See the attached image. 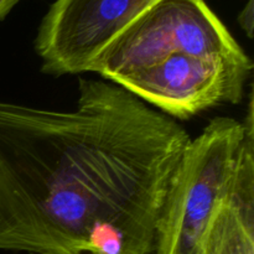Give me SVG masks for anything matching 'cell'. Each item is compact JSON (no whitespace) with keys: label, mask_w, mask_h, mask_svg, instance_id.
Instances as JSON below:
<instances>
[{"label":"cell","mask_w":254,"mask_h":254,"mask_svg":"<svg viewBox=\"0 0 254 254\" xmlns=\"http://www.w3.org/2000/svg\"><path fill=\"white\" fill-rule=\"evenodd\" d=\"M191 139L106 79L79 78L71 111L0 101V250L154 254Z\"/></svg>","instance_id":"obj_1"},{"label":"cell","mask_w":254,"mask_h":254,"mask_svg":"<svg viewBox=\"0 0 254 254\" xmlns=\"http://www.w3.org/2000/svg\"><path fill=\"white\" fill-rule=\"evenodd\" d=\"M252 68L205 0H158L109 42L92 72L186 121L241 103Z\"/></svg>","instance_id":"obj_2"},{"label":"cell","mask_w":254,"mask_h":254,"mask_svg":"<svg viewBox=\"0 0 254 254\" xmlns=\"http://www.w3.org/2000/svg\"><path fill=\"white\" fill-rule=\"evenodd\" d=\"M243 134V122L217 117L191 139L166 197L154 254H206Z\"/></svg>","instance_id":"obj_3"},{"label":"cell","mask_w":254,"mask_h":254,"mask_svg":"<svg viewBox=\"0 0 254 254\" xmlns=\"http://www.w3.org/2000/svg\"><path fill=\"white\" fill-rule=\"evenodd\" d=\"M158 0H55L35 37L41 69L51 76L92 72L109 42Z\"/></svg>","instance_id":"obj_4"},{"label":"cell","mask_w":254,"mask_h":254,"mask_svg":"<svg viewBox=\"0 0 254 254\" xmlns=\"http://www.w3.org/2000/svg\"><path fill=\"white\" fill-rule=\"evenodd\" d=\"M253 89L243 119L245 134L211 226L206 254H254Z\"/></svg>","instance_id":"obj_5"},{"label":"cell","mask_w":254,"mask_h":254,"mask_svg":"<svg viewBox=\"0 0 254 254\" xmlns=\"http://www.w3.org/2000/svg\"><path fill=\"white\" fill-rule=\"evenodd\" d=\"M238 25L245 31L248 39H253V27H254V0H248L240 11L237 17Z\"/></svg>","instance_id":"obj_6"},{"label":"cell","mask_w":254,"mask_h":254,"mask_svg":"<svg viewBox=\"0 0 254 254\" xmlns=\"http://www.w3.org/2000/svg\"><path fill=\"white\" fill-rule=\"evenodd\" d=\"M21 0H0V21L7 16L10 11L14 9V6Z\"/></svg>","instance_id":"obj_7"}]
</instances>
